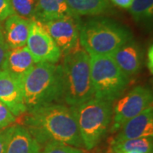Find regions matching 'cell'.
Segmentation results:
<instances>
[{
    "label": "cell",
    "instance_id": "cell-9",
    "mask_svg": "<svg viewBox=\"0 0 153 153\" xmlns=\"http://www.w3.org/2000/svg\"><path fill=\"white\" fill-rule=\"evenodd\" d=\"M50 37L60 49L62 55L80 47V22L73 15L58 20L42 23Z\"/></svg>",
    "mask_w": 153,
    "mask_h": 153
},
{
    "label": "cell",
    "instance_id": "cell-14",
    "mask_svg": "<svg viewBox=\"0 0 153 153\" xmlns=\"http://www.w3.org/2000/svg\"><path fill=\"white\" fill-rule=\"evenodd\" d=\"M35 64L36 63L27 46L9 49L3 70L23 79Z\"/></svg>",
    "mask_w": 153,
    "mask_h": 153
},
{
    "label": "cell",
    "instance_id": "cell-25",
    "mask_svg": "<svg viewBox=\"0 0 153 153\" xmlns=\"http://www.w3.org/2000/svg\"><path fill=\"white\" fill-rule=\"evenodd\" d=\"M12 15H14V12L11 6V0H0V22L5 21Z\"/></svg>",
    "mask_w": 153,
    "mask_h": 153
},
{
    "label": "cell",
    "instance_id": "cell-10",
    "mask_svg": "<svg viewBox=\"0 0 153 153\" xmlns=\"http://www.w3.org/2000/svg\"><path fill=\"white\" fill-rule=\"evenodd\" d=\"M0 102L16 117L27 111L24 102L22 79L4 70L0 71Z\"/></svg>",
    "mask_w": 153,
    "mask_h": 153
},
{
    "label": "cell",
    "instance_id": "cell-20",
    "mask_svg": "<svg viewBox=\"0 0 153 153\" xmlns=\"http://www.w3.org/2000/svg\"><path fill=\"white\" fill-rule=\"evenodd\" d=\"M11 6L15 15L29 21L35 20L36 0H11Z\"/></svg>",
    "mask_w": 153,
    "mask_h": 153
},
{
    "label": "cell",
    "instance_id": "cell-26",
    "mask_svg": "<svg viewBox=\"0 0 153 153\" xmlns=\"http://www.w3.org/2000/svg\"><path fill=\"white\" fill-rule=\"evenodd\" d=\"M147 67L150 72L153 73V47L151 45L147 51Z\"/></svg>",
    "mask_w": 153,
    "mask_h": 153
},
{
    "label": "cell",
    "instance_id": "cell-24",
    "mask_svg": "<svg viewBox=\"0 0 153 153\" xmlns=\"http://www.w3.org/2000/svg\"><path fill=\"white\" fill-rule=\"evenodd\" d=\"M8 50H9V47L6 44L5 39H4L3 27L0 25V71H3L4 64V61H5Z\"/></svg>",
    "mask_w": 153,
    "mask_h": 153
},
{
    "label": "cell",
    "instance_id": "cell-2",
    "mask_svg": "<svg viewBox=\"0 0 153 153\" xmlns=\"http://www.w3.org/2000/svg\"><path fill=\"white\" fill-rule=\"evenodd\" d=\"M22 86L27 111L50 103H61L63 96L61 65L48 62L35 64L23 77Z\"/></svg>",
    "mask_w": 153,
    "mask_h": 153
},
{
    "label": "cell",
    "instance_id": "cell-3",
    "mask_svg": "<svg viewBox=\"0 0 153 153\" xmlns=\"http://www.w3.org/2000/svg\"><path fill=\"white\" fill-rule=\"evenodd\" d=\"M60 65L64 104L75 107L94 97L89 55L81 46L64 55Z\"/></svg>",
    "mask_w": 153,
    "mask_h": 153
},
{
    "label": "cell",
    "instance_id": "cell-13",
    "mask_svg": "<svg viewBox=\"0 0 153 153\" xmlns=\"http://www.w3.org/2000/svg\"><path fill=\"white\" fill-rule=\"evenodd\" d=\"M30 24L31 21L15 14L6 19L3 30L9 49L26 46L30 31Z\"/></svg>",
    "mask_w": 153,
    "mask_h": 153
},
{
    "label": "cell",
    "instance_id": "cell-21",
    "mask_svg": "<svg viewBox=\"0 0 153 153\" xmlns=\"http://www.w3.org/2000/svg\"><path fill=\"white\" fill-rule=\"evenodd\" d=\"M40 153H88V151L86 149L75 147L66 143L50 141L43 146Z\"/></svg>",
    "mask_w": 153,
    "mask_h": 153
},
{
    "label": "cell",
    "instance_id": "cell-28",
    "mask_svg": "<svg viewBox=\"0 0 153 153\" xmlns=\"http://www.w3.org/2000/svg\"><path fill=\"white\" fill-rule=\"evenodd\" d=\"M116 153H141L138 152H116Z\"/></svg>",
    "mask_w": 153,
    "mask_h": 153
},
{
    "label": "cell",
    "instance_id": "cell-17",
    "mask_svg": "<svg viewBox=\"0 0 153 153\" xmlns=\"http://www.w3.org/2000/svg\"><path fill=\"white\" fill-rule=\"evenodd\" d=\"M71 13L75 16H99L110 9L109 0H66Z\"/></svg>",
    "mask_w": 153,
    "mask_h": 153
},
{
    "label": "cell",
    "instance_id": "cell-19",
    "mask_svg": "<svg viewBox=\"0 0 153 153\" xmlns=\"http://www.w3.org/2000/svg\"><path fill=\"white\" fill-rule=\"evenodd\" d=\"M128 10L135 22L151 20L153 16V0H133Z\"/></svg>",
    "mask_w": 153,
    "mask_h": 153
},
{
    "label": "cell",
    "instance_id": "cell-27",
    "mask_svg": "<svg viewBox=\"0 0 153 153\" xmlns=\"http://www.w3.org/2000/svg\"><path fill=\"white\" fill-rule=\"evenodd\" d=\"M115 5L118 6L123 9H129L131 6L133 0H111Z\"/></svg>",
    "mask_w": 153,
    "mask_h": 153
},
{
    "label": "cell",
    "instance_id": "cell-15",
    "mask_svg": "<svg viewBox=\"0 0 153 153\" xmlns=\"http://www.w3.org/2000/svg\"><path fill=\"white\" fill-rule=\"evenodd\" d=\"M41 147L21 124H15L5 153H40Z\"/></svg>",
    "mask_w": 153,
    "mask_h": 153
},
{
    "label": "cell",
    "instance_id": "cell-6",
    "mask_svg": "<svg viewBox=\"0 0 153 153\" xmlns=\"http://www.w3.org/2000/svg\"><path fill=\"white\" fill-rule=\"evenodd\" d=\"M89 61L94 98L113 103L124 93L129 78L111 55H89Z\"/></svg>",
    "mask_w": 153,
    "mask_h": 153
},
{
    "label": "cell",
    "instance_id": "cell-12",
    "mask_svg": "<svg viewBox=\"0 0 153 153\" xmlns=\"http://www.w3.org/2000/svg\"><path fill=\"white\" fill-rule=\"evenodd\" d=\"M111 56L128 78L136 75L140 69V50L138 45L132 40L115 50Z\"/></svg>",
    "mask_w": 153,
    "mask_h": 153
},
{
    "label": "cell",
    "instance_id": "cell-16",
    "mask_svg": "<svg viewBox=\"0 0 153 153\" xmlns=\"http://www.w3.org/2000/svg\"><path fill=\"white\" fill-rule=\"evenodd\" d=\"M71 15L66 0H36L35 20L41 23Z\"/></svg>",
    "mask_w": 153,
    "mask_h": 153
},
{
    "label": "cell",
    "instance_id": "cell-22",
    "mask_svg": "<svg viewBox=\"0 0 153 153\" xmlns=\"http://www.w3.org/2000/svg\"><path fill=\"white\" fill-rule=\"evenodd\" d=\"M16 117L12 114L8 107L0 102V130L16 123Z\"/></svg>",
    "mask_w": 153,
    "mask_h": 153
},
{
    "label": "cell",
    "instance_id": "cell-8",
    "mask_svg": "<svg viewBox=\"0 0 153 153\" xmlns=\"http://www.w3.org/2000/svg\"><path fill=\"white\" fill-rule=\"evenodd\" d=\"M27 48L35 63H58L62 54L43 24L36 20L31 21Z\"/></svg>",
    "mask_w": 153,
    "mask_h": 153
},
{
    "label": "cell",
    "instance_id": "cell-11",
    "mask_svg": "<svg viewBox=\"0 0 153 153\" xmlns=\"http://www.w3.org/2000/svg\"><path fill=\"white\" fill-rule=\"evenodd\" d=\"M153 135L152 105L147 107L141 113L128 120L122 126L110 142H117L126 140L149 138Z\"/></svg>",
    "mask_w": 153,
    "mask_h": 153
},
{
    "label": "cell",
    "instance_id": "cell-18",
    "mask_svg": "<svg viewBox=\"0 0 153 153\" xmlns=\"http://www.w3.org/2000/svg\"><path fill=\"white\" fill-rule=\"evenodd\" d=\"M152 137L126 140L117 142H110V153L122 152H138L152 153Z\"/></svg>",
    "mask_w": 153,
    "mask_h": 153
},
{
    "label": "cell",
    "instance_id": "cell-23",
    "mask_svg": "<svg viewBox=\"0 0 153 153\" xmlns=\"http://www.w3.org/2000/svg\"><path fill=\"white\" fill-rule=\"evenodd\" d=\"M16 124V123H15ZM10 126L6 128L0 130V153H5L6 149L8 146V143L10 138L11 133L13 131L14 125Z\"/></svg>",
    "mask_w": 153,
    "mask_h": 153
},
{
    "label": "cell",
    "instance_id": "cell-1",
    "mask_svg": "<svg viewBox=\"0 0 153 153\" xmlns=\"http://www.w3.org/2000/svg\"><path fill=\"white\" fill-rule=\"evenodd\" d=\"M23 115L21 125L40 147L50 141H57L84 148L73 107L64 103H50L28 110Z\"/></svg>",
    "mask_w": 153,
    "mask_h": 153
},
{
    "label": "cell",
    "instance_id": "cell-7",
    "mask_svg": "<svg viewBox=\"0 0 153 153\" xmlns=\"http://www.w3.org/2000/svg\"><path fill=\"white\" fill-rule=\"evenodd\" d=\"M152 105V91L144 86H136L112 104L111 133H117L125 123Z\"/></svg>",
    "mask_w": 153,
    "mask_h": 153
},
{
    "label": "cell",
    "instance_id": "cell-4",
    "mask_svg": "<svg viewBox=\"0 0 153 153\" xmlns=\"http://www.w3.org/2000/svg\"><path fill=\"white\" fill-rule=\"evenodd\" d=\"M131 33L124 27L106 19H95L80 27L79 44L89 55H111L131 41Z\"/></svg>",
    "mask_w": 153,
    "mask_h": 153
},
{
    "label": "cell",
    "instance_id": "cell-5",
    "mask_svg": "<svg viewBox=\"0 0 153 153\" xmlns=\"http://www.w3.org/2000/svg\"><path fill=\"white\" fill-rule=\"evenodd\" d=\"M84 148H94L109 131L112 118V102L94 97L73 107Z\"/></svg>",
    "mask_w": 153,
    "mask_h": 153
}]
</instances>
